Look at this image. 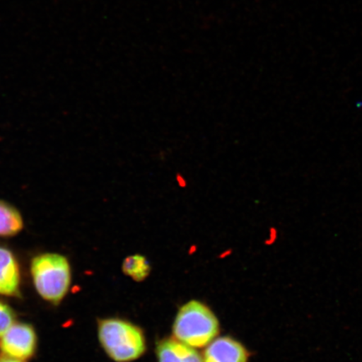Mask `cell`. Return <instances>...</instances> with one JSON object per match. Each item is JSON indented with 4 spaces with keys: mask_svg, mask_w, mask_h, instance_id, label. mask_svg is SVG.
Instances as JSON below:
<instances>
[{
    "mask_svg": "<svg viewBox=\"0 0 362 362\" xmlns=\"http://www.w3.org/2000/svg\"><path fill=\"white\" fill-rule=\"evenodd\" d=\"M16 323V313L12 308L0 301V338Z\"/></svg>",
    "mask_w": 362,
    "mask_h": 362,
    "instance_id": "cell-10",
    "label": "cell"
},
{
    "mask_svg": "<svg viewBox=\"0 0 362 362\" xmlns=\"http://www.w3.org/2000/svg\"><path fill=\"white\" fill-rule=\"evenodd\" d=\"M30 274L36 292L44 300L57 305L64 300L71 283V268L65 256L45 252L33 257Z\"/></svg>",
    "mask_w": 362,
    "mask_h": 362,
    "instance_id": "cell-3",
    "label": "cell"
},
{
    "mask_svg": "<svg viewBox=\"0 0 362 362\" xmlns=\"http://www.w3.org/2000/svg\"><path fill=\"white\" fill-rule=\"evenodd\" d=\"M173 337L194 349H203L219 336L220 323L214 312L204 303L191 300L176 314Z\"/></svg>",
    "mask_w": 362,
    "mask_h": 362,
    "instance_id": "cell-2",
    "label": "cell"
},
{
    "mask_svg": "<svg viewBox=\"0 0 362 362\" xmlns=\"http://www.w3.org/2000/svg\"><path fill=\"white\" fill-rule=\"evenodd\" d=\"M24 228L21 211L10 202L0 200V238L16 236Z\"/></svg>",
    "mask_w": 362,
    "mask_h": 362,
    "instance_id": "cell-8",
    "label": "cell"
},
{
    "mask_svg": "<svg viewBox=\"0 0 362 362\" xmlns=\"http://www.w3.org/2000/svg\"><path fill=\"white\" fill-rule=\"evenodd\" d=\"M124 274L136 282H142L151 274V267L146 257L141 255L127 257L122 265Z\"/></svg>",
    "mask_w": 362,
    "mask_h": 362,
    "instance_id": "cell-9",
    "label": "cell"
},
{
    "mask_svg": "<svg viewBox=\"0 0 362 362\" xmlns=\"http://www.w3.org/2000/svg\"><path fill=\"white\" fill-rule=\"evenodd\" d=\"M156 356L158 362H202L197 349L174 337L163 339L157 344Z\"/></svg>",
    "mask_w": 362,
    "mask_h": 362,
    "instance_id": "cell-7",
    "label": "cell"
},
{
    "mask_svg": "<svg viewBox=\"0 0 362 362\" xmlns=\"http://www.w3.org/2000/svg\"><path fill=\"white\" fill-rule=\"evenodd\" d=\"M21 283L19 262L10 249L0 246V296H19Z\"/></svg>",
    "mask_w": 362,
    "mask_h": 362,
    "instance_id": "cell-6",
    "label": "cell"
},
{
    "mask_svg": "<svg viewBox=\"0 0 362 362\" xmlns=\"http://www.w3.org/2000/svg\"><path fill=\"white\" fill-rule=\"evenodd\" d=\"M37 344V334L33 325L16 322L0 338V351L4 356L25 361L33 358Z\"/></svg>",
    "mask_w": 362,
    "mask_h": 362,
    "instance_id": "cell-4",
    "label": "cell"
},
{
    "mask_svg": "<svg viewBox=\"0 0 362 362\" xmlns=\"http://www.w3.org/2000/svg\"><path fill=\"white\" fill-rule=\"evenodd\" d=\"M98 337L103 351L115 362L134 361L147 349L142 329L123 319L99 320Z\"/></svg>",
    "mask_w": 362,
    "mask_h": 362,
    "instance_id": "cell-1",
    "label": "cell"
},
{
    "mask_svg": "<svg viewBox=\"0 0 362 362\" xmlns=\"http://www.w3.org/2000/svg\"><path fill=\"white\" fill-rule=\"evenodd\" d=\"M202 356V362H248L250 357L243 344L230 337L216 338Z\"/></svg>",
    "mask_w": 362,
    "mask_h": 362,
    "instance_id": "cell-5",
    "label": "cell"
},
{
    "mask_svg": "<svg viewBox=\"0 0 362 362\" xmlns=\"http://www.w3.org/2000/svg\"><path fill=\"white\" fill-rule=\"evenodd\" d=\"M0 362H24V361L12 359V358H10V357H6V356H3L2 357H0Z\"/></svg>",
    "mask_w": 362,
    "mask_h": 362,
    "instance_id": "cell-11",
    "label": "cell"
}]
</instances>
